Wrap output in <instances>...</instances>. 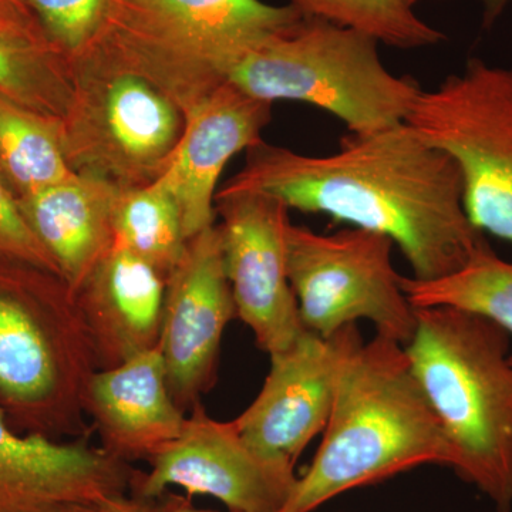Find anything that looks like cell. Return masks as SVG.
Returning <instances> with one entry per match:
<instances>
[{
  "instance_id": "cell-1",
  "label": "cell",
  "mask_w": 512,
  "mask_h": 512,
  "mask_svg": "<svg viewBox=\"0 0 512 512\" xmlns=\"http://www.w3.org/2000/svg\"><path fill=\"white\" fill-rule=\"evenodd\" d=\"M217 194H265L289 210L386 235L421 281L463 268L488 245L464 208L460 168L407 123L348 134L328 156L259 141Z\"/></svg>"
},
{
  "instance_id": "cell-2",
  "label": "cell",
  "mask_w": 512,
  "mask_h": 512,
  "mask_svg": "<svg viewBox=\"0 0 512 512\" xmlns=\"http://www.w3.org/2000/svg\"><path fill=\"white\" fill-rule=\"evenodd\" d=\"M456 461L404 346L376 335L346 363L322 443L278 512H312L353 488Z\"/></svg>"
},
{
  "instance_id": "cell-3",
  "label": "cell",
  "mask_w": 512,
  "mask_h": 512,
  "mask_svg": "<svg viewBox=\"0 0 512 512\" xmlns=\"http://www.w3.org/2000/svg\"><path fill=\"white\" fill-rule=\"evenodd\" d=\"M416 309L404 346L413 375L454 453V470L494 501L512 504V365L510 335L477 313Z\"/></svg>"
},
{
  "instance_id": "cell-4",
  "label": "cell",
  "mask_w": 512,
  "mask_h": 512,
  "mask_svg": "<svg viewBox=\"0 0 512 512\" xmlns=\"http://www.w3.org/2000/svg\"><path fill=\"white\" fill-rule=\"evenodd\" d=\"M100 369L76 295L60 276L0 259V407L22 433L87 436Z\"/></svg>"
},
{
  "instance_id": "cell-5",
  "label": "cell",
  "mask_w": 512,
  "mask_h": 512,
  "mask_svg": "<svg viewBox=\"0 0 512 512\" xmlns=\"http://www.w3.org/2000/svg\"><path fill=\"white\" fill-rule=\"evenodd\" d=\"M303 16L262 0H109L87 47L146 77L185 114L227 82L242 53Z\"/></svg>"
},
{
  "instance_id": "cell-6",
  "label": "cell",
  "mask_w": 512,
  "mask_h": 512,
  "mask_svg": "<svg viewBox=\"0 0 512 512\" xmlns=\"http://www.w3.org/2000/svg\"><path fill=\"white\" fill-rule=\"evenodd\" d=\"M375 37L303 16L252 46L225 79L255 99L298 101L338 117L350 134L406 123L421 90L384 66Z\"/></svg>"
},
{
  "instance_id": "cell-7",
  "label": "cell",
  "mask_w": 512,
  "mask_h": 512,
  "mask_svg": "<svg viewBox=\"0 0 512 512\" xmlns=\"http://www.w3.org/2000/svg\"><path fill=\"white\" fill-rule=\"evenodd\" d=\"M74 93L62 119L72 173L116 188L156 183L184 133L181 107L160 87L94 47L70 59Z\"/></svg>"
},
{
  "instance_id": "cell-8",
  "label": "cell",
  "mask_w": 512,
  "mask_h": 512,
  "mask_svg": "<svg viewBox=\"0 0 512 512\" xmlns=\"http://www.w3.org/2000/svg\"><path fill=\"white\" fill-rule=\"evenodd\" d=\"M406 123L460 168L471 224L512 242V67L473 57L421 90Z\"/></svg>"
},
{
  "instance_id": "cell-9",
  "label": "cell",
  "mask_w": 512,
  "mask_h": 512,
  "mask_svg": "<svg viewBox=\"0 0 512 512\" xmlns=\"http://www.w3.org/2000/svg\"><path fill=\"white\" fill-rule=\"evenodd\" d=\"M394 242L363 228L316 234L289 225L288 275L303 325L330 336L359 320L377 335L406 346L416 329V309L393 266Z\"/></svg>"
},
{
  "instance_id": "cell-10",
  "label": "cell",
  "mask_w": 512,
  "mask_h": 512,
  "mask_svg": "<svg viewBox=\"0 0 512 512\" xmlns=\"http://www.w3.org/2000/svg\"><path fill=\"white\" fill-rule=\"evenodd\" d=\"M133 473L134 497L156 501L168 488L210 495L229 512H278L295 487V466L252 446L235 420L212 419L201 402L192 406L180 437Z\"/></svg>"
},
{
  "instance_id": "cell-11",
  "label": "cell",
  "mask_w": 512,
  "mask_h": 512,
  "mask_svg": "<svg viewBox=\"0 0 512 512\" xmlns=\"http://www.w3.org/2000/svg\"><path fill=\"white\" fill-rule=\"evenodd\" d=\"M289 208L265 194H217L215 214L237 316L269 356L306 332L288 275Z\"/></svg>"
},
{
  "instance_id": "cell-12",
  "label": "cell",
  "mask_w": 512,
  "mask_h": 512,
  "mask_svg": "<svg viewBox=\"0 0 512 512\" xmlns=\"http://www.w3.org/2000/svg\"><path fill=\"white\" fill-rule=\"evenodd\" d=\"M363 345L356 325L330 336L306 330L298 342L271 357L261 392L235 419L258 450L295 466L303 450L323 433L350 357Z\"/></svg>"
},
{
  "instance_id": "cell-13",
  "label": "cell",
  "mask_w": 512,
  "mask_h": 512,
  "mask_svg": "<svg viewBox=\"0 0 512 512\" xmlns=\"http://www.w3.org/2000/svg\"><path fill=\"white\" fill-rule=\"evenodd\" d=\"M237 316L217 224L192 237L167 278L160 345L168 387L192 409L217 377L225 328Z\"/></svg>"
},
{
  "instance_id": "cell-14",
  "label": "cell",
  "mask_w": 512,
  "mask_h": 512,
  "mask_svg": "<svg viewBox=\"0 0 512 512\" xmlns=\"http://www.w3.org/2000/svg\"><path fill=\"white\" fill-rule=\"evenodd\" d=\"M134 471L87 436L22 433L0 407V512H73L126 494Z\"/></svg>"
},
{
  "instance_id": "cell-15",
  "label": "cell",
  "mask_w": 512,
  "mask_h": 512,
  "mask_svg": "<svg viewBox=\"0 0 512 512\" xmlns=\"http://www.w3.org/2000/svg\"><path fill=\"white\" fill-rule=\"evenodd\" d=\"M272 106L227 80L184 114L183 136L160 181L177 202L188 241L217 224L222 171L238 153L264 140Z\"/></svg>"
},
{
  "instance_id": "cell-16",
  "label": "cell",
  "mask_w": 512,
  "mask_h": 512,
  "mask_svg": "<svg viewBox=\"0 0 512 512\" xmlns=\"http://www.w3.org/2000/svg\"><path fill=\"white\" fill-rule=\"evenodd\" d=\"M84 412L92 417L101 448L124 463L153 460L180 437L187 420L168 387L160 348L97 370Z\"/></svg>"
},
{
  "instance_id": "cell-17",
  "label": "cell",
  "mask_w": 512,
  "mask_h": 512,
  "mask_svg": "<svg viewBox=\"0 0 512 512\" xmlns=\"http://www.w3.org/2000/svg\"><path fill=\"white\" fill-rule=\"evenodd\" d=\"M167 276L113 242L74 292L100 369L158 348Z\"/></svg>"
},
{
  "instance_id": "cell-18",
  "label": "cell",
  "mask_w": 512,
  "mask_h": 512,
  "mask_svg": "<svg viewBox=\"0 0 512 512\" xmlns=\"http://www.w3.org/2000/svg\"><path fill=\"white\" fill-rule=\"evenodd\" d=\"M117 191L73 174L19 200L30 228L73 292L113 245L111 217Z\"/></svg>"
},
{
  "instance_id": "cell-19",
  "label": "cell",
  "mask_w": 512,
  "mask_h": 512,
  "mask_svg": "<svg viewBox=\"0 0 512 512\" xmlns=\"http://www.w3.org/2000/svg\"><path fill=\"white\" fill-rule=\"evenodd\" d=\"M72 64L35 13L0 6V96L62 120L72 104Z\"/></svg>"
},
{
  "instance_id": "cell-20",
  "label": "cell",
  "mask_w": 512,
  "mask_h": 512,
  "mask_svg": "<svg viewBox=\"0 0 512 512\" xmlns=\"http://www.w3.org/2000/svg\"><path fill=\"white\" fill-rule=\"evenodd\" d=\"M73 174L63 153L62 120L0 96V175L18 200Z\"/></svg>"
},
{
  "instance_id": "cell-21",
  "label": "cell",
  "mask_w": 512,
  "mask_h": 512,
  "mask_svg": "<svg viewBox=\"0 0 512 512\" xmlns=\"http://www.w3.org/2000/svg\"><path fill=\"white\" fill-rule=\"evenodd\" d=\"M402 288L413 308L463 309L493 320L512 335V262L497 256L490 244L453 274L430 281L402 276Z\"/></svg>"
},
{
  "instance_id": "cell-22",
  "label": "cell",
  "mask_w": 512,
  "mask_h": 512,
  "mask_svg": "<svg viewBox=\"0 0 512 512\" xmlns=\"http://www.w3.org/2000/svg\"><path fill=\"white\" fill-rule=\"evenodd\" d=\"M111 224L116 244L167 278L187 251L188 239L177 202L160 180L117 191Z\"/></svg>"
},
{
  "instance_id": "cell-23",
  "label": "cell",
  "mask_w": 512,
  "mask_h": 512,
  "mask_svg": "<svg viewBox=\"0 0 512 512\" xmlns=\"http://www.w3.org/2000/svg\"><path fill=\"white\" fill-rule=\"evenodd\" d=\"M288 5L309 18L359 30L397 49L436 46L446 39L406 0H288Z\"/></svg>"
},
{
  "instance_id": "cell-24",
  "label": "cell",
  "mask_w": 512,
  "mask_h": 512,
  "mask_svg": "<svg viewBox=\"0 0 512 512\" xmlns=\"http://www.w3.org/2000/svg\"><path fill=\"white\" fill-rule=\"evenodd\" d=\"M53 43L72 59L86 49L106 19L109 0H26Z\"/></svg>"
},
{
  "instance_id": "cell-25",
  "label": "cell",
  "mask_w": 512,
  "mask_h": 512,
  "mask_svg": "<svg viewBox=\"0 0 512 512\" xmlns=\"http://www.w3.org/2000/svg\"><path fill=\"white\" fill-rule=\"evenodd\" d=\"M0 259L19 262L60 276L59 268L30 228L18 197L0 175ZM62 278V276H60Z\"/></svg>"
},
{
  "instance_id": "cell-26",
  "label": "cell",
  "mask_w": 512,
  "mask_h": 512,
  "mask_svg": "<svg viewBox=\"0 0 512 512\" xmlns=\"http://www.w3.org/2000/svg\"><path fill=\"white\" fill-rule=\"evenodd\" d=\"M100 512H151L150 503L126 494L114 495L99 505Z\"/></svg>"
},
{
  "instance_id": "cell-27",
  "label": "cell",
  "mask_w": 512,
  "mask_h": 512,
  "mask_svg": "<svg viewBox=\"0 0 512 512\" xmlns=\"http://www.w3.org/2000/svg\"><path fill=\"white\" fill-rule=\"evenodd\" d=\"M157 503L151 501V512H214L207 510H200L194 507L190 497H183V495L165 493L157 498Z\"/></svg>"
},
{
  "instance_id": "cell-28",
  "label": "cell",
  "mask_w": 512,
  "mask_h": 512,
  "mask_svg": "<svg viewBox=\"0 0 512 512\" xmlns=\"http://www.w3.org/2000/svg\"><path fill=\"white\" fill-rule=\"evenodd\" d=\"M483 5V22L485 28H490L495 23V20L503 15L505 8L512 2V0H478Z\"/></svg>"
},
{
  "instance_id": "cell-29",
  "label": "cell",
  "mask_w": 512,
  "mask_h": 512,
  "mask_svg": "<svg viewBox=\"0 0 512 512\" xmlns=\"http://www.w3.org/2000/svg\"><path fill=\"white\" fill-rule=\"evenodd\" d=\"M0 6H2V8L16 10V12H32L26 0H0Z\"/></svg>"
},
{
  "instance_id": "cell-30",
  "label": "cell",
  "mask_w": 512,
  "mask_h": 512,
  "mask_svg": "<svg viewBox=\"0 0 512 512\" xmlns=\"http://www.w3.org/2000/svg\"><path fill=\"white\" fill-rule=\"evenodd\" d=\"M73 512H100L99 507H86L80 508V510H76Z\"/></svg>"
},
{
  "instance_id": "cell-31",
  "label": "cell",
  "mask_w": 512,
  "mask_h": 512,
  "mask_svg": "<svg viewBox=\"0 0 512 512\" xmlns=\"http://www.w3.org/2000/svg\"><path fill=\"white\" fill-rule=\"evenodd\" d=\"M407 3H409L410 6H416L417 3L423 2V0H406Z\"/></svg>"
},
{
  "instance_id": "cell-32",
  "label": "cell",
  "mask_w": 512,
  "mask_h": 512,
  "mask_svg": "<svg viewBox=\"0 0 512 512\" xmlns=\"http://www.w3.org/2000/svg\"><path fill=\"white\" fill-rule=\"evenodd\" d=\"M497 512H503V511H497Z\"/></svg>"
}]
</instances>
